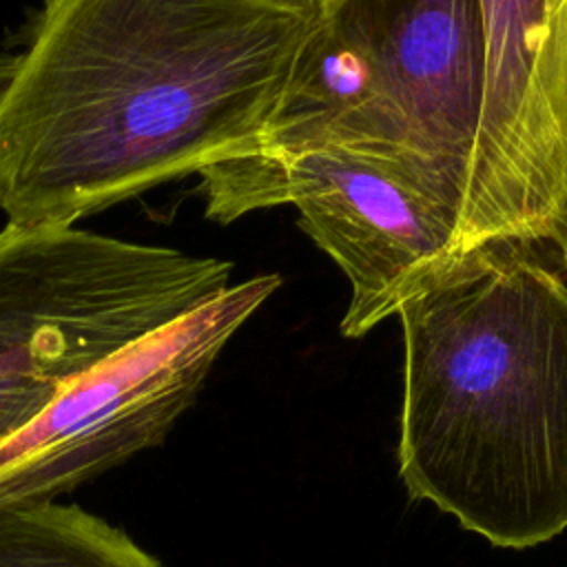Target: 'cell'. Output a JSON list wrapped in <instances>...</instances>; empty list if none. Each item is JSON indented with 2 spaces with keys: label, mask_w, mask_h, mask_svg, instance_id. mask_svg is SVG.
<instances>
[{
  "label": "cell",
  "mask_w": 567,
  "mask_h": 567,
  "mask_svg": "<svg viewBox=\"0 0 567 567\" xmlns=\"http://www.w3.org/2000/svg\"><path fill=\"white\" fill-rule=\"evenodd\" d=\"M257 2H264L272 9L299 16L312 24V22H319V20L332 16L346 0H257Z\"/></svg>",
  "instance_id": "obj_9"
},
{
  "label": "cell",
  "mask_w": 567,
  "mask_h": 567,
  "mask_svg": "<svg viewBox=\"0 0 567 567\" xmlns=\"http://www.w3.org/2000/svg\"><path fill=\"white\" fill-rule=\"evenodd\" d=\"M430 197L456 217L485 93L478 0H359Z\"/></svg>",
  "instance_id": "obj_7"
},
{
  "label": "cell",
  "mask_w": 567,
  "mask_h": 567,
  "mask_svg": "<svg viewBox=\"0 0 567 567\" xmlns=\"http://www.w3.org/2000/svg\"><path fill=\"white\" fill-rule=\"evenodd\" d=\"M279 275L230 284L177 321L102 359L0 443V509L55 496L164 441L233 334Z\"/></svg>",
  "instance_id": "obj_5"
},
{
  "label": "cell",
  "mask_w": 567,
  "mask_h": 567,
  "mask_svg": "<svg viewBox=\"0 0 567 567\" xmlns=\"http://www.w3.org/2000/svg\"><path fill=\"white\" fill-rule=\"evenodd\" d=\"M295 206L299 228L350 284L341 334L359 339L456 261L454 217L399 175L339 153L286 162L264 208Z\"/></svg>",
  "instance_id": "obj_6"
},
{
  "label": "cell",
  "mask_w": 567,
  "mask_h": 567,
  "mask_svg": "<svg viewBox=\"0 0 567 567\" xmlns=\"http://www.w3.org/2000/svg\"><path fill=\"white\" fill-rule=\"evenodd\" d=\"M233 264L75 226L0 230V443L73 379L230 286Z\"/></svg>",
  "instance_id": "obj_3"
},
{
  "label": "cell",
  "mask_w": 567,
  "mask_h": 567,
  "mask_svg": "<svg viewBox=\"0 0 567 567\" xmlns=\"http://www.w3.org/2000/svg\"><path fill=\"white\" fill-rule=\"evenodd\" d=\"M399 474L496 547L567 529V279L476 252L405 299Z\"/></svg>",
  "instance_id": "obj_2"
},
{
  "label": "cell",
  "mask_w": 567,
  "mask_h": 567,
  "mask_svg": "<svg viewBox=\"0 0 567 567\" xmlns=\"http://www.w3.org/2000/svg\"><path fill=\"white\" fill-rule=\"evenodd\" d=\"M310 22L257 0H40L0 49V210L78 219L197 175L268 120Z\"/></svg>",
  "instance_id": "obj_1"
},
{
  "label": "cell",
  "mask_w": 567,
  "mask_h": 567,
  "mask_svg": "<svg viewBox=\"0 0 567 567\" xmlns=\"http://www.w3.org/2000/svg\"><path fill=\"white\" fill-rule=\"evenodd\" d=\"M485 93L454 252L516 255L567 279V0H478Z\"/></svg>",
  "instance_id": "obj_4"
},
{
  "label": "cell",
  "mask_w": 567,
  "mask_h": 567,
  "mask_svg": "<svg viewBox=\"0 0 567 567\" xmlns=\"http://www.w3.org/2000/svg\"><path fill=\"white\" fill-rule=\"evenodd\" d=\"M0 567H162L126 532L73 503L0 509Z\"/></svg>",
  "instance_id": "obj_8"
}]
</instances>
